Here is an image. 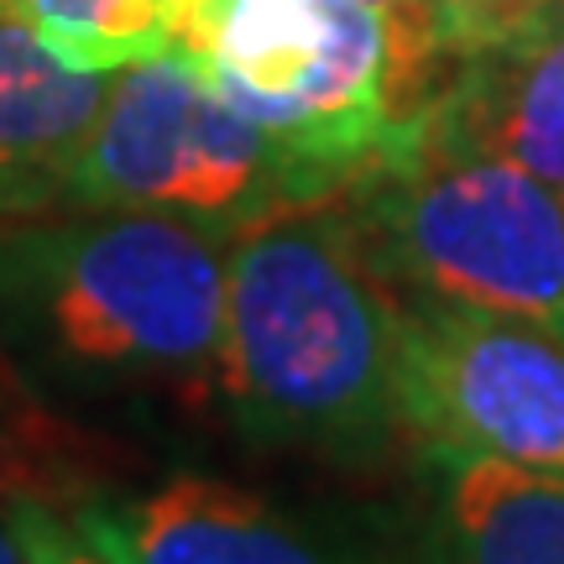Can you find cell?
Here are the masks:
<instances>
[{
	"mask_svg": "<svg viewBox=\"0 0 564 564\" xmlns=\"http://www.w3.org/2000/svg\"><path fill=\"white\" fill-rule=\"evenodd\" d=\"M225 251L173 215L58 209L0 225V356L47 408L220 392Z\"/></svg>",
	"mask_w": 564,
	"mask_h": 564,
	"instance_id": "cell-1",
	"label": "cell"
},
{
	"mask_svg": "<svg viewBox=\"0 0 564 564\" xmlns=\"http://www.w3.org/2000/svg\"><path fill=\"white\" fill-rule=\"evenodd\" d=\"M220 398L257 449L371 465L403 429L398 293L340 204L230 236Z\"/></svg>",
	"mask_w": 564,
	"mask_h": 564,
	"instance_id": "cell-2",
	"label": "cell"
},
{
	"mask_svg": "<svg viewBox=\"0 0 564 564\" xmlns=\"http://www.w3.org/2000/svg\"><path fill=\"white\" fill-rule=\"evenodd\" d=\"M340 215L392 293L491 308L564 345V194L497 158L413 137L345 188Z\"/></svg>",
	"mask_w": 564,
	"mask_h": 564,
	"instance_id": "cell-3",
	"label": "cell"
},
{
	"mask_svg": "<svg viewBox=\"0 0 564 564\" xmlns=\"http://www.w3.org/2000/svg\"><path fill=\"white\" fill-rule=\"evenodd\" d=\"M340 194L329 167L220 100L199 63L173 47L116 74L63 209L173 215L230 241Z\"/></svg>",
	"mask_w": 564,
	"mask_h": 564,
	"instance_id": "cell-4",
	"label": "cell"
},
{
	"mask_svg": "<svg viewBox=\"0 0 564 564\" xmlns=\"http://www.w3.org/2000/svg\"><path fill=\"white\" fill-rule=\"evenodd\" d=\"M398 403L419 444L564 476V345L523 319L398 293Z\"/></svg>",
	"mask_w": 564,
	"mask_h": 564,
	"instance_id": "cell-5",
	"label": "cell"
},
{
	"mask_svg": "<svg viewBox=\"0 0 564 564\" xmlns=\"http://www.w3.org/2000/svg\"><path fill=\"white\" fill-rule=\"evenodd\" d=\"M419 137L444 152L512 162L564 194V21L539 11L460 47Z\"/></svg>",
	"mask_w": 564,
	"mask_h": 564,
	"instance_id": "cell-6",
	"label": "cell"
},
{
	"mask_svg": "<svg viewBox=\"0 0 564 564\" xmlns=\"http://www.w3.org/2000/svg\"><path fill=\"white\" fill-rule=\"evenodd\" d=\"M74 523L110 564H366L241 486L167 476L137 497H74Z\"/></svg>",
	"mask_w": 564,
	"mask_h": 564,
	"instance_id": "cell-7",
	"label": "cell"
},
{
	"mask_svg": "<svg viewBox=\"0 0 564 564\" xmlns=\"http://www.w3.org/2000/svg\"><path fill=\"white\" fill-rule=\"evenodd\" d=\"M116 74L74 68L21 17H0V225L58 215Z\"/></svg>",
	"mask_w": 564,
	"mask_h": 564,
	"instance_id": "cell-8",
	"label": "cell"
},
{
	"mask_svg": "<svg viewBox=\"0 0 564 564\" xmlns=\"http://www.w3.org/2000/svg\"><path fill=\"white\" fill-rule=\"evenodd\" d=\"M419 564H564V476L423 444Z\"/></svg>",
	"mask_w": 564,
	"mask_h": 564,
	"instance_id": "cell-9",
	"label": "cell"
},
{
	"mask_svg": "<svg viewBox=\"0 0 564 564\" xmlns=\"http://www.w3.org/2000/svg\"><path fill=\"white\" fill-rule=\"evenodd\" d=\"M194 0H17V17L74 68L121 74L183 42Z\"/></svg>",
	"mask_w": 564,
	"mask_h": 564,
	"instance_id": "cell-10",
	"label": "cell"
},
{
	"mask_svg": "<svg viewBox=\"0 0 564 564\" xmlns=\"http://www.w3.org/2000/svg\"><path fill=\"white\" fill-rule=\"evenodd\" d=\"M89 470V434L47 408L0 356V497H53Z\"/></svg>",
	"mask_w": 564,
	"mask_h": 564,
	"instance_id": "cell-11",
	"label": "cell"
},
{
	"mask_svg": "<svg viewBox=\"0 0 564 564\" xmlns=\"http://www.w3.org/2000/svg\"><path fill=\"white\" fill-rule=\"evenodd\" d=\"M11 512H17V528L26 539L32 564H110L100 549L84 539L74 512H63L53 497H11Z\"/></svg>",
	"mask_w": 564,
	"mask_h": 564,
	"instance_id": "cell-12",
	"label": "cell"
},
{
	"mask_svg": "<svg viewBox=\"0 0 564 564\" xmlns=\"http://www.w3.org/2000/svg\"><path fill=\"white\" fill-rule=\"evenodd\" d=\"M0 564H32L26 539L17 528V512H11V497H0Z\"/></svg>",
	"mask_w": 564,
	"mask_h": 564,
	"instance_id": "cell-13",
	"label": "cell"
},
{
	"mask_svg": "<svg viewBox=\"0 0 564 564\" xmlns=\"http://www.w3.org/2000/svg\"><path fill=\"white\" fill-rule=\"evenodd\" d=\"M366 6H377L387 17H423V11H434V0H366Z\"/></svg>",
	"mask_w": 564,
	"mask_h": 564,
	"instance_id": "cell-14",
	"label": "cell"
},
{
	"mask_svg": "<svg viewBox=\"0 0 564 564\" xmlns=\"http://www.w3.org/2000/svg\"><path fill=\"white\" fill-rule=\"evenodd\" d=\"M6 11H11V17H17V0H0V17H6Z\"/></svg>",
	"mask_w": 564,
	"mask_h": 564,
	"instance_id": "cell-15",
	"label": "cell"
},
{
	"mask_svg": "<svg viewBox=\"0 0 564 564\" xmlns=\"http://www.w3.org/2000/svg\"><path fill=\"white\" fill-rule=\"evenodd\" d=\"M549 6H554V17H560V21H564V0H549Z\"/></svg>",
	"mask_w": 564,
	"mask_h": 564,
	"instance_id": "cell-16",
	"label": "cell"
}]
</instances>
